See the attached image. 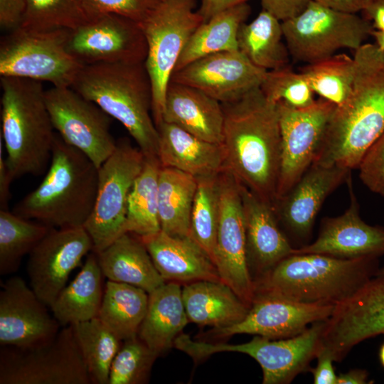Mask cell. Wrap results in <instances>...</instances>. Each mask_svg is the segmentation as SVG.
<instances>
[{
    "label": "cell",
    "mask_w": 384,
    "mask_h": 384,
    "mask_svg": "<svg viewBox=\"0 0 384 384\" xmlns=\"http://www.w3.org/2000/svg\"><path fill=\"white\" fill-rule=\"evenodd\" d=\"M222 105L223 171L275 208L281 159L277 102L259 87Z\"/></svg>",
    "instance_id": "cell-1"
},
{
    "label": "cell",
    "mask_w": 384,
    "mask_h": 384,
    "mask_svg": "<svg viewBox=\"0 0 384 384\" xmlns=\"http://www.w3.org/2000/svg\"><path fill=\"white\" fill-rule=\"evenodd\" d=\"M353 60L351 92L336 107L314 164L358 169L384 130V51L363 43Z\"/></svg>",
    "instance_id": "cell-2"
},
{
    "label": "cell",
    "mask_w": 384,
    "mask_h": 384,
    "mask_svg": "<svg viewBox=\"0 0 384 384\" xmlns=\"http://www.w3.org/2000/svg\"><path fill=\"white\" fill-rule=\"evenodd\" d=\"M97 186L98 168L56 133L45 177L12 212L50 228L84 227L95 203Z\"/></svg>",
    "instance_id": "cell-3"
},
{
    "label": "cell",
    "mask_w": 384,
    "mask_h": 384,
    "mask_svg": "<svg viewBox=\"0 0 384 384\" xmlns=\"http://www.w3.org/2000/svg\"><path fill=\"white\" fill-rule=\"evenodd\" d=\"M71 87L118 120L146 158H158L159 136L144 63L84 65Z\"/></svg>",
    "instance_id": "cell-4"
},
{
    "label": "cell",
    "mask_w": 384,
    "mask_h": 384,
    "mask_svg": "<svg viewBox=\"0 0 384 384\" xmlns=\"http://www.w3.org/2000/svg\"><path fill=\"white\" fill-rule=\"evenodd\" d=\"M0 137L13 179L40 176L50 164L56 132L42 82L1 76Z\"/></svg>",
    "instance_id": "cell-5"
},
{
    "label": "cell",
    "mask_w": 384,
    "mask_h": 384,
    "mask_svg": "<svg viewBox=\"0 0 384 384\" xmlns=\"http://www.w3.org/2000/svg\"><path fill=\"white\" fill-rule=\"evenodd\" d=\"M378 258L292 254L254 281L255 292L267 291L299 302L337 305L376 275Z\"/></svg>",
    "instance_id": "cell-6"
},
{
    "label": "cell",
    "mask_w": 384,
    "mask_h": 384,
    "mask_svg": "<svg viewBox=\"0 0 384 384\" xmlns=\"http://www.w3.org/2000/svg\"><path fill=\"white\" fill-rule=\"evenodd\" d=\"M324 326L325 321H317L293 337L270 339L255 336L250 341L240 344L194 341L181 334L174 341V347L196 362L216 353H245L260 364L263 384H287L299 373L310 370L309 364L316 358L321 347Z\"/></svg>",
    "instance_id": "cell-7"
},
{
    "label": "cell",
    "mask_w": 384,
    "mask_h": 384,
    "mask_svg": "<svg viewBox=\"0 0 384 384\" xmlns=\"http://www.w3.org/2000/svg\"><path fill=\"white\" fill-rule=\"evenodd\" d=\"M197 0H161L139 25L147 55L144 65L153 92L152 115L156 127L162 122L166 91L189 38L204 21Z\"/></svg>",
    "instance_id": "cell-8"
},
{
    "label": "cell",
    "mask_w": 384,
    "mask_h": 384,
    "mask_svg": "<svg viewBox=\"0 0 384 384\" xmlns=\"http://www.w3.org/2000/svg\"><path fill=\"white\" fill-rule=\"evenodd\" d=\"M70 29L32 31L17 28L0 45V75L72 87L84 67L67 50Z\"/></svg>",
    "instance_id": "cell-9"
},
{
    "label": "cell",
    "mask_w": 384,
    "mask_h": 384,
    "mask_svg": "<svg viewBox=\"0 0 384 384\" xmlns=\"http://www.w3.org/2000/svg\"><path fill=\"white\" fill-rule=\"evenodd\" d=\"M72 325L29 347L1 346L0 384H91Z\"/></svg>",
    "instance_id": "cell-10"
},
{
    "label": "cell",
    "mask_w": 384,
    "mask_h": 384,
    "mask_svg": "<svg viewBox=\"0 0 384 384\" xmlns=\"http://www.w3.org/2000/svg\"><path fill=\"white\" fill-rule=\"evenodd\" d=\"M282 26L290 55L306 63L341 48L356 50L374 31L370 21L356 14L334 11L312 0L299 14L282 21Z\"/></svg>",
    "instance_id": "cell-11"
},
{
    "label": "cell",
    "mask_w": 384,
    "mask_h": 384,
    "mask_svg": "<svg viewBox=\"0 0 384 384\" xmlns=\"http://www.w3.org/2000/svg\"><path fill=\"white\" fill-rule=\"evenodd\" d=\"M145 156L127 139L117 141L111 156L98 169V186L92 212L84 228L99 253L126 233L127 201L142 171Z\"/></svg>",
    "instance_id": "cell-12"
},
{
    "label": "cell",
    "mask_w": 384,
    "mask_h": 384,
    "mask_svg": "<svg viewBox=\"0 0 384 384\" xmlns=\"http://www.w3.org/2000/svg\"><path fill=\"white\" fill-rule=\"evenodd\" d=\"M45 95L56 133L99 169L117 146L110 133L112 117L71 87L53 86Z\"/></svg>",
    "instance_id": "cell-13"
},
{
    "label": "cell",
    "mask_w": 384,
    "mask_h": 384,
    "mask_svg": "<svg viewBox=\"0 0 384 384\" xmlns=\"http://www.w3.org/2000/svg\"><path fill=\"white\" fill-rule=\"evenodd\" d=\"M281 159L277 201L287 194L313 164L336 105L319 97L310 106L294 108L277 102Z\"/></svg>",
    "instance_id": "cell-14"
},
{
    "label": "cell",
    "mask_w": 384,
    "mask_h": 384,
    "mask_svg": "<svg viewBox=\"0 0 384 384\" xmlns=\"http://www.w3.org/2000/svg\"><path fill=\"white\" fill-rule=\"evenodd\" d=\"M218 180L219 220L213 261L221 281L250 307L255 287L247 260L239 182L225 171L219 174Z\"/></svg>",
    "instance_id": "cell-15"
},
{
    "label": "cell",
    "mask_w": 384,
    "mask_h": 384,
    "mask_svg": "<svg viewBox=\"0 0 384 384\" xmlns=\"http://www.w3.org/2000/svg\"><path fill=\"white\" fill-rule=\"evenodd\" d=\"M67 50L84 65L144 63L147 44L139 23L107 14L70 29Z\"/></svg>",
    "instance_id": "cell-16"
},
{
    "label": "cell",
    "mask_w": 384,
    "mask_h": 384,
    "mask_svg": "<svg viewBox=\"0 0 384 384\" xmlns=\"http://www.w3.org/2000/svg\"><path fill=\"white\" fill-rule=\"evenodd\" d=\"M380 334H384V273L336 305L325 321L321 347L334 361H341L354 346Z\"/></svg>",
    "instance_id": "cell-17"
},
{
    "label": "cell",
    "mask_w": 384,
    "mask_h": 384,
    "mask_svg": "<svg viewBox=\"0 0 384 384\" xmlns=\"http://www.w3.org/2000/svg\"><path fill=\"white\" fill-rule=\"evenodd\" d=\"M336 305L323 303H302L279 294L256 291L245 317L238 324L223 329H213L209 334L225 338L247 334L270 339H282L297 336L309 324L326 321Z\"/></svg>",
    "instance_id": "cell-18"
},
{
    "label": "cell",
    "mask_w": 384,
    "mask_h": 384,
    "mask_svg": "<svg viewBox=\"0 0 384 384\" xmlns=\"http://www.w3.org/2000/svg\"><path fill=\"white\" fill-rule=\"evenodd\" d=\"M90 251L93 242L84 227L50 228L29 253L30 287L49 308L66 286L71 272Z\"/></svg>",
    "instance_id": "cell-19"
},
{
    "label": "cell",
    "mask_w": 384,
    "mask_h": 384,
    "mask_svg": "<svg viewBox=\"0 0 384 384\" xmlns=\"http://www.w3.org/2000/svg\"><path fill=\"white\" fill-rule=\"evenodd\" d=\"M266 73L238 50L201 58L174 72L171 81L196 87L225 104L260 87Z\"/></svg>",
    "instance_id": "cell-20"
},
{
    "label": "cell",
    "mask_w": 384,
    "mask_h": 384,
    "mask_svg": "<svg viewBox=\"0 0 384 384\" xmlns=\"http://www.w3.org/2000/svg\"><path fill=\"white\" fill-rule=\"evenodd\" d=\"M20 277L7 279L0 291V345L25 348L54 337L60 325Z\"/></svg>",
    "instance_id": "cell-21"
},
{
    "label": "cell",
    "mask_w": 384,
    "mask_h": 384,
    "mask_svg": "<svg viewBox=\"0 0 384 384\" xmlns=\"http://www.w3.org/2000/svg\"><path fill=\"white\" fill-rule=\"evenodd\" d=\"M350 205L341 215L322 220L311 244L293 249L292 254H322L343 259L384 255V228L366 223L359 213L351 176L347 180Z\"/></svg>",
    "instance_id": "cell-22"
},
{
    "label": "cell",
    "mask_w": 384,
    "mask_h": 384,
    "mask_svg": "<svg viewBox=\"0 0 384 384\" xmlns=\"http://www.w3.org/2000/svg\"><path fill=\"white\" fill-rule=\"evenodd\" d=\"M351 170L312 164L275 205V212L296 236L306 238L327 196L347 181Z\"/></svg>",
    "instance_id": "cell-23"
},
{
    "label": "cell",
    "mask_w": 384,
    "mask_h": 384,
    "mask_svg": "<svg viewBox=\"0 0 384 384\" xmlns=\"http://www.w3.org/2000/svg\"><path fill=\"white\" fill-rule=\"evenodd\" d=\"M239 187L249 268L252 265L259 278L291 255L294 248L278 226L274 207L240 182Z\"/></svg>",
    "instance_id": "cell-24"
},
{
    "label": "cell",
    "mask_w": 384,
    "mask_h": 384,
    "mask_svg": "<svg viewBox=\"0 0 384 384\" xmlns=\"http://www.w3.org/2000/svg\"><path fill=\"white\" fill-rule=\"evenodd\" d=\"M139 238L166 282L221 281L209 255L190 235L173 236L161 230Z\"/></svg>",
    "instance_id": "cell-25"
},
{
    "label": "cell",
    "mask_w": 384,
    "mask_h": 384,
    "mask_svg": "<svg viewBox=\"0 0 384 384\" xmlns=\"http://www.w3.org/2000/svg\"><path fill=\"white\" fill-rule=\"evenodd\" d=\"M162 122L174 124L203 140L222 144L223 105L196 87L170 80Z\"/></svg>",
    "instance_id": "cell-26"
},
{
    "label": "cell",
    "mask_w": 384,
    "mask_h": 384,
    "mask_svg": "<svg viewBox=\"0 0 384 384\" xmlns=\"http://www.w3.org/2000/svg\"><path fill=\"white\" fill-rule=\"evenodd\" d=\"M157 129L161 166L174 168L196 178L223 171L225 151L222 144L203 140L166 122Z\"/></svg>",
    "instance_id": "cell-27"
},
{
    "label": "cell",
    "mask_w": 384,
    "mask_h": 384,
    "mask_svg": "<svg viewBox=\"0 0 384 384\" xmlns=\"http://www.w3.org/2000/svg\"><path fill=\"white\" fill-rule=\"evenodd\" d=\"M182 298L189 322L223 329L240 322L249 306L221 281L199 280L186 284Z\"/></svg>",
    "instance_id": "cell-28"
},
{
    "label": "cell",
    "mask_w": 384,
    "mask_h": 384,
    "mask_svg": "<svg viewBox=\"0 0 384 384\" xmlns=\"http://www.w3.org/2000/svg\"><path fill=\"white\" fill-rule=\"evenodd\" d=\"M127 233L99 253L98 262L107 280L139 287L148 294L166 281L156 270L141 238Z\"/></svg>",
    "instance_id": "cell-29"
},
{
    "label": "cell",
    "mask_w": 384,
    "mask_h": 384,
    "mask_svg": "<svg viewBox=\"0 0 384 384\" xmlns=\"http://www.w3.org/2000/svg\"><path fill=\"white\" fill-rule=\"evenodd\" d=\"M188 322L180 283L166 282L149 294L147 310L137 336L159 356L174 346Z\"/></svg>",
    "instance_id": "cell-30"
},
{
    "label": "cell",
    "mask_w": 384,
    "mask_h": 384,
    "mask_svg": "<svg viewBox=\"0 0 384 384\" xmlns=\"http://www.w3.org/2000/svg\"><path fill=\"white\" fill-rule=\"evenodd\" d=\"M103 274L92 251L76 277L59 293L50 309L63 326L98 316L104 291Z\"/></svg>",
    "instance_id": "cell-31"
},
{
    "label": "cell",
    "mask_w": 384,
    "mask_h": 384,
    "mask_svg": "<svg viewBox=\"0 0 384 384\" xmlns=\"http://www.w3.org/2000/svg\"><path fill=\"white\" fill-rule=\"evenodd\" d=\"M251 12L247 2L230 7L203 22L193 32L181 54L174 72L204 56L238 50V33Z\"/></svg>",
    "instance_id": "cell-32"
},
{
    "label": "cell",
    "mask_w": 384,
    "mask_h": 384,
    "mask_svg": "<svg viewBox=\"0 0 384 384\" xmlns=\"http://www.w3.org/2000/svg\"><path fill=\"white\" fill-rule=\"evenodd\" d=\"M282 21L262 9L250 23H242L238 33V48L252 64L267 71L289 65V52Z\"/></svg>",
    "instance_id": "cell-33"
},
{
    "label": "cell",
    "mask_w": 384,
    "mask_h": 384,
    "mask_svg": "<svg viewBox=\"0 0 384 384\" xmlns=\"http://www.w3.org/2000/svg\"><path fill=\"white\" fill-rule=\"evenodd\" d=\"M197 178L171 167L161 166L158 181L161 230L173 236L190 235L191 215Z\"/></svg>",
    "instance_id": "cell-34"
},
{
    "label": "cell",
    "mask_w": 384,
    "mask_h": 384,
    "mask_svg": "<svg viewBox=\"0 0 384 384\" xmlns=\"http://www.w3.org/2000/svg\"><path fill=\"white\" fill-rule=\"evenodd\" d=\"M148 303L144 289L107 280L97 317L122 341L137 336Z\"/></svg>",
    "instance_id": "cell-35"
},
{
    "label": "cell",
    "mask_w": 384,
    "mask_h": 384,
    "mask_svg": "<svg viewBox=\"0 0 384 384\" xmlns=\"http://www.w3.org/2000/svg\"><path fill=\"white\" fill-rule=\"evenodd\" d=\"M161 164L158 158H146L143 169L129 194L126 233L139 237L161 230L159 217L158 181Z\"/></svg>",
    "instance_id": "cell-36"
},
{
    "label": "cell",
    "mask_w": 384,
    "mask_h": 384,
    "mask_svg": "<svg viewBox=\"0 0 384 384\" xmlns=\"http://www.w3.org/2000/svg\"><path fill=\"white\" fill-rule=\"evenodd\" d=\"M92 384H108L122 341L98 318L72 325Z\"/></svg>",
    "instance_id": "cell-37"
},
{
    "label": "cell",
    "mask_w": 384,
    "mask_h": 384,
    "mask_svg": "<svg viewBox=\"0 0 384 384\" xmlns=\"http://www.w3.org/2000/svg\"><path fill=\"white\" fill-rule=\"evenodd\" d=\"M50 229L9 210H0V274L16 272L23 256L29 255Z\"/></svg>",
    "instance_id": "cell-38"
},
{
    "label": "cell",
    "mask_w": 384,
    "mask_h": 384,
    "mask_svg": "<svg viewBox=\"0 0 384 384\" xmlns=\"http://www.w3.org/2000/svg\"><path fill=\"white\" fill-rule=\"evenodd\" d=\"M353 58L342 53L306 63L299 72L313 92L336 106L349 95L354 78Z\"/></svg>",
    "instance_id": "cell-39"
},
{
    "label": "cell",
    "mask_w": 384,
    "mask_h": 384,
    "mask_svg": "<svg viewBox=\"0 0 384 384\" xmlns=\"http://www.w3.org/2000/svg\"><path fill=\"white\" fill-rule=\"evenodd\" d=\"M219 174L196 178L197 188L190 223V236L212 261L219 220Z\"/></svg>",
    "instance_id": "cell-40"
},
{
    "label": "cell",
    "mask_w": 384,
    "mask_h": 384,
    "mask_svg": "<svg viewBox=\"0 0 384 384\" xmlns=\"http://www.w3.org/2000/svg\"><path fill=\"white\" fill-rule=\"evenodd\" d=\"M88 21L80 0H27L19 27L32 31L75 29Z\"/></svg>",
    "instance_id": "cell-41"
},
{
    "label": "cell",
    "mask_w": 384,
    "mask_h": 384,
    "mask_svg": "<svg viewBox=\"0 0 384 384\" xmlns=\"http://www.w3.org/2000/svg\"><path fill=\"white\" fill-rule=\"evenodd\" d=\"M158 356L138 336L122 341L111 365L108 384L146 383Z\"/></svg>",
    "instance_id": "cell-42"
},
{
    "label": "cell",
    "mask_w": 384,
    "mask_h": 384,
    "mask_svg": "<svg viewBox=\"0 0 384 384\" xmlns=\"http://www.w3.org/2000/svg\"><path fill=\"white\" fill-rule=\"evenodd\" d=\"M260 88L269 100L283 101L294 108H304L316 101L307 80L290 65L267 71Z\"/></svg>",
    "instance_id": "cell-43"
},
{
    "label": "cell",
    "mask_w": 384,
    "mask_h": 384,
    "mask_svg": "<svg viewBox=\"0 0 384 384\" xmlns=\"http://www.w3.org/2000/svg\"><path fill=\"white\" fill-rule=\"evenodd\" d=\"M90 19L107 14H117L137 23L143 21L161 0H80Z\"/></svg>",
    "instance_id": "cell-44"
},
{
    "label": "cell",
    "mask_w": 384,
    "mask_h": 384,
    "mask_svg": "<svg viewBox=\"0 0 384 384\" xmlns=\"http://www.w3.org/2000/svg\"><path fill=\"white\" fill-rule=\"evenodd\" d=\"M358 169L363 183L372 192L384 197V130Z\"/></svg>",
    "instance_id": "cell-45"
},
{
    "label": "cell",
    "mask_w": 384,
    "mask_h": 384,
    "mask_svg": "<svg viewBox=\"0 0 384 384\" xmlns=\"http://www.w3.org/2000/svg\"><path fill=\"white\" fill-rule=\"evenodd\" d=\"M27 0H0V26L11 31L18 28L23 21Z\"/></svg>",
    "instance_id": "cell-46"
},
{
    "label": "cell",
    "mask_w": 384,
    "mask_h": 384,
    "mask_svg": "<svg viewBox=\"0 0 384 384\" xmlns=\"http://www.w3.org/2000/svg\"><path fill=\"white\" fill-rule=\"evenodd\" d=\"M310 0H260L262 9L266 10L281 21L299 14Z\"/></svg>",
    "instance_id": "cell-47"
},
{
    "label": "cell",
    "mask_w": 384,
    "mask_h": 384,
    "mask_svg": "<svg viewBox=\"0 0 384 384\" xmlns=\"http://www.w3.org/2000/svg\"><path fill=\"white\" fill-rule=\"evenodd\" d=\"M363 17L372 23L375 45L384 51V0H371L361 11Z\"/></svg>",
    "instance_id": "cell-48"
},
{
    "label": "cell",
    "mask_w": 384,
    "mask_h": 384,
    "mask_svg": "<svg viewBox=\"0 0 384 384\" xmlns=\"http://www.w3.org/2000/svg\"><path fill=\"white\" fill-rule=\"evenodd\" d=\"M317 365L310 368L314 384H336L337 375L333 366L332 356L325 349H320L317 356Z\"/></svg>",
    "instance_id": "cell-49"
},
{
    "label": "cell",
    "mask_w": 384,
    "mask_h": 384,
    "mask_svg": "<svg viewBox=\"0 0 384 384\" xmlns=\"http://www.w3.org/2000/svg\"><path fill=\"white\" fill-rule=\"evenodd\" d=\"M249 0H199L198 11L204 22L218 13Z\"/></svg>",
    "instance_id": "cell-50"
},
{
    "label": "cell",
    "mask_w": 384,
    "mask_h": 384,
    "mask_svg": "<svg viewBox=\"0 0 384 384\" xmlns=\"http://www.w3.org/2000/svg\"><path fill=\"white\" fill-rule=\"evenodd\" d=\"M3 141L0 137V210H9L11 199L10 185L13 181L3 156Z\"/></svg>",
    "instance_id": "cell-51"
},
{
    "label": "cell",
    "mask_w": 384,
    "mask_h": 384,
    "mask_svg": "<svg viewBox=\"0 0 384 384\" xmlns=\"http://www.w3.org/2000/svg\"><path fill=\"white\" fill-rule=\"evenodd\" d=\"M334 11L356 14L363 11L371 0H312Z\"/></svg>",
    "instance_id": "cell-52"
},
{
    "label": "cell",
    "mask_w": 384,
    "mask_h": 384,
    "mask_svg": "<svg viewBox=\"0 0 384 384\" xmlns=\"http://www.w3.org/2000/svg\"><path fill=\"white\" fill-rule=\"evenodd\" d=\"M368 373L363 369H353L337 375L336 384H365L368 383Z\"/></svg>",
    "instance_id": "cell-53"
},
{
    "label": "cell",
    "mask_w": 384,
    "mask_h": 384,
    "mask_svg": "<svg viewBox=\"0 0 384 384\" xmlns=\"http://www.w3.org/2000/svg\"><path fill=\"white\" fill-rule=\"evenodd\" d=\"M379 359L382 366L384 368V343L381 345L379 350Z\"/></svg>",
    "instance_id": "cell-54"
},
{
    "label": "cell",
    "mask_w": 384,
    "mask_h": 384,
    "mask_svg": "<svg viewBox=\"0 0 384 384\" xmlns=\"http://www.w3.org/2000/svg\"><path fill=\"white\" fill-rule=\"evenodd\" d=\"M384 273V267L380 268L377 274H383Z\"/></svg>",
    "instance_id": "cell-55"
}]
</instances>
